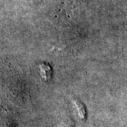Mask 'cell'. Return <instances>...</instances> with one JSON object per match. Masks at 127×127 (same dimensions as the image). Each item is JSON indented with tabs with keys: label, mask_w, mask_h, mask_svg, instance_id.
I'll use <instances>...</instances> for the list:
<instances>
[{
	"label": "cell",
	"mask_w": 127,
	"mask_h": 127,
	"mask_svg": "<svg viewBox=\"0 0 127 127\" xmlns=\"http://www.w3.org/2000/svg\"><path fill=\"white\" fill-rule=\"evenodd\" d=\"M39 71L41 75V77L44 79L45 81H50L52 76V70L50 66L46 64H42L39 66Z\"/></svg>",
	"instance_id": "cell-1"
},
{
	"label": "cell",
	"mask_w": 127,
	"mask_h": 127,
	"mask_svg": "<svg viewBox=\"0 0 127 127\" xmlns=\"http://www.w3.org/2000/svg\"><path fill=\"white\" fill-rule=\"evenodd\" d=\"M75 107L77 109L78 114L79 117H80V118L82 119L85 118V109L84 108L83 105L81 104V103L79 102V101H75Z\"/></svg>",
	"instance_id": "cell-2"
}]
</instances>
